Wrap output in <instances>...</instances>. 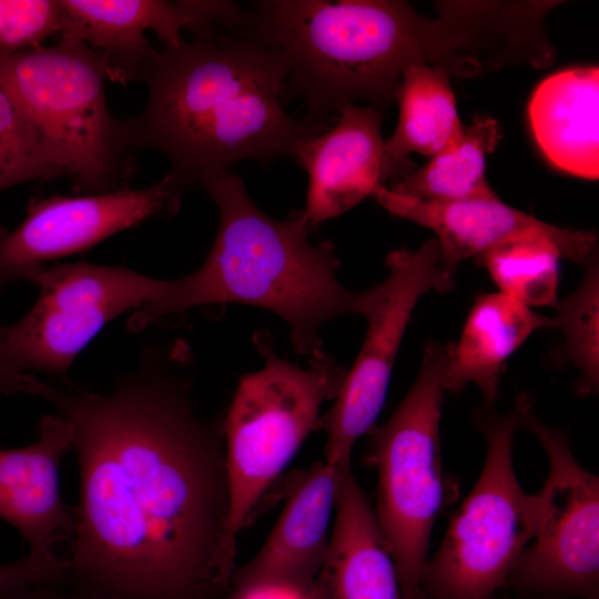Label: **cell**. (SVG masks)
I'll use <instances>...</instances> for the list:
<instances>
[{
    "label": "cell",
    "mask_w": 599,
    "mask_h": 599,
    "mask_svg": "<svg viewBox=\"0 0 599 599\" xmlns=\"http://www.w3.org/2000/svg\"><path fill=\"white\" fill-rule=\"evenodd\" d=\"M582 282L569 296L559 301L555 328L562 334L557 349L558 362L572 364L580 372L577 390L595 395L599 387V264L591 257Z\"/></svg>",
    "instance_id": "cell-24"
},
{
    "label": "cell",
    "mask_w": 599,
    "mask_h": 599,
    "mask_svg": "<svg viewBox=\"0 0 599 599\" xmlns=\"http://www.w3.org/2000/svg\"><path fill=\"white\" fill-rule=\"evenodd\" d=\"M428 18L396 0H265L250 12V28L287 63L286 90L324 122L346 104L395 100L414 64L473 77L488 48L485 26L465 1L437 2Z\"/></svg>",
    "instance_id": "cell-3"
},
{
    "label": "cell",
    "mask_w": 599,
    "mask_h": 599,
    "mask_svg": "<svg viewBox=\"0 0 599 599\" xmlns=\"http://www.w3.org/2000/svg\"><path fill=\"white\" fill-rule=\"evenodd\" d=\"M45 589L47 588L39 589L35 592H33L32 595H30L29 597H27L26 599H43Z\"/></svg>",
    "instance_id": "cell-30"
},
{
    "label": "cell",
    "mask_w": 599,
    "mask_h": 599,
    "mask_svg": "<svg viewBox=\"0 0 599 599\" xmlns=\"http://www.w3.org/2000/svg\"><path fill=\"white\" fill-rule=\"evenodd\" d=\"M176 359L145 351L105 393L37 375L12 386L47 400L72 430L70 585L112 599H224L230 589L223 422L199 415Z\"/></svg>",
    "instance_id": "cell-1"
},
{
    "label": "cell",
    "mask_w": 599,
    "mask_h": 599,
    "mask_svg": "<svg viewBox=\"0 0 599 599\" xmlns=\"http://www.w3.org/2000/svg\"><path fill=\"white\" fill-rule=\"evenodd\" d=\"M65 558L28 552L8 564H0V599H26L39 589L70 585Z\"/></svg>",
    "instance_id": "cell-27"
},
{
    "label": "cell",
    "mask_w": 599,
    "mask_h": 599,
    "mask_svg": "<svg viewBox=\"0 0 599 599\" xmlns=\"http://www.w3.org/2000/svg\"><path fill=\"white\" fill-rule=\"evenodd\" d=\"M597 247L592 231L554 226L508 237L476 258L500 293L531 308H557L560 258L586 265Z\"/></svg>",
    "instance_id": "cell-21"
},
{
    "label": "cell",
    "mask_w": 599,
    "mask_h": 599,
    "mask_svg": "<svg viewBox=\"0 0 599 599\" xmlns=\"http://www.w3.org/2000/svg\"><path fill=\"white\" fill-rule=\"evenodd\" d=\"M386 278L374 287L364 318L367 332L362 348L346 372L335 403L322 417L326 435L324 459L335 466L351 465L357 440L375 427L383 409L394 363L419 298L429 292L454 287V273L441 262L436 238L418 248L387 254Z\"/></svg>",
    "instance_id": "cell-11"
},
{
    "label": "cell",
    "mask_w": 599,
    "mask_h": 599,
    "mask_svg": "<svg viewBox=\"0 0 599 599\" xmlns=\"http://www.w3.org/2000/svg\"><path fill=\"white\" fill-rule=\"evenodd\" d=\"M103 59L62 42L0 58V84L41 135L77 192L129 187L136 171L128 120L112 114Z\"/></svg>",
    "instance_id": "cell-5"
},
{
    "label": "cell",
    "mask_w": 599,
    "mask_h": 599,
    "mask_svg": "<svg viewBox=\"0 0 599 599\" xmlns=\"http://www.w3.org/2000/svg\"><path fill=\"white\" fill-rule=\"evenodd\" d=\"M530 407V396L521 392L506 413L483 403L475 409L474 422L486 440L485 464L437 552L424 566L425 598L491 599L530 542L539 499L521 488L512 464L515 434Z\"/></svg>",
    "instance_id": "cell-8"
},
{
    "label": "cell",
    "mask_w": 599,
    "mask_h": 599,
    "mask_svg": "<svg viewBox=\"0 0 599 599\" xmlns=\"http://www.w3.org/2000/svg\"><path fill=\"white\" fill-rule=\"evenodd\" d=\"M549 463L539 490L535 534L514 564L507 583L521 593L599 599V478L573 456L568 435L522 417Z\"/></svg>",
    "instance_id": "cell-10"
},
{
    "label": "cell",
    "mask_w": 599,
    "mask_h": 599,
    "mask_svg": "<svg viewBox=\"0 0 599 599\" xmlns=\"http://www.w3.org/2000/svg\"><path fill=\"white\" fill-rule=\"evenodd\" d=\"M224 599H324L317 581L276 579L232 580Z\"/></svg>",
    "instance_id": "cell-28"
},
{
    "label": "cell",
    "mask_w": 599,
    "mask_h": 599,
    "mask_svg": "<svg viewBox=\"0 0 599 599\" xmlns=\"http://www.w3.org/2000/svg\"><path fill=\"white\" fill-rule=\"evenodd\" d=\"M72 449V430L57 414L44 415L34 443L0 448V519L27 541L29 552L55 556V546L70 541L73 507L61 496L59 470Z\"/></svg>",
    "instance_id": "cell-15"
},
{
    "label": "cell",
    "mask_w": 599,
    "mask_h": 599,
    "mask_svg": "<svg viewBox=\"0 0 599 599\" xmlns=\"http://www.w3.org/2000/svg\"><path fill=\"white\" fill-rule=\"evenodd\" d=\"M395 100L399 103L398 123L385 141L394 158L405 159L413 152L432 158L463 133L465 125L449 73L439 65H410L403 73Z\"/></svg>",
    "instance_id": "cell-22"
},
{
    "label": "cell",
    "mask_w": 599,
    "mask_h": 599,
    "mask_svg": "<svg viewBox=\"0 0 599 599\" xmlns=\"http://www.w3.org/2000/svg\"><path fill=\"white\" fill-rule=\"evenodd\" d=\"M555 325L554 317L539 314L500 292L479 295L458 342L451 343L445 390L457 394L474 384L480 390L481 403L493 405L509 357L532 333Z\"/></svg>",
    "instance_id": "cell-19"
},
{
    "label": "cell",
    "mask_w": 599,
    "mask_h": 599,
    "mask_svg": "<svg viewBox=\"0 0 599 599\" xmlns=\"http://www.w3.org/2000/svg\"><path fill=\"white\" fill-rule=\"evenodd\" d=\"M334 128L298 142L292 152L308 177L305 216L313 226L349 211L387 181L415 171L392 156L382 136L378 106L346 104Z\"/></svg>",
    "instance_id": "cell-14"
},
{
    "label": "cell",
    "mask_w": 599,
    "mask_h": 599,
    "mask_svg": "<svg viewBox=\"0 0 599 599\" xmlns=\"http://www.w3.org/2000/svg\"><path fill=\"white\" fill-rule=\"evenodd\" d=\"M501 128L491 116L476 115L456 140L388 187L395 193L425 201H466L498 197L486 176V156L501 139Z\"/></svg>",
    "instance_id": "cell-23"
},
{
    "label": "cell",
    "mask_w": 599,
    "mask_h": 599,
    "mask_svg": "<svg viewBox=\"0 0 599 599\" xmlns=\"http://www.w3.org/2000/svg\"><path fill=\"white\" fill-rule=\"evenodd\" d=\"M344 467L323 459L294 479L266 541L252 560L235 570L232 580H316L328 551Z\"/></svg>",
    "instance_id": "cell-16"
},
{
    "label": "cell",
    "mask_w": 599,
    "mask_h": 599,
    "mask_svg": "<svg viewBox=\"0 0 599 599\" xmlns=\"http://www.w3.org/2000/svg\"><path fill=\"white\" fill-rule=\"evenodd\" d=\"M61 27L60 0H0V58L44 45Z\"/></svg>",
    "instance_id": "cell-26"
},
{
    "label": "cell",
    "mask_w": 599,
    "mask_h": 599,
    "mask_svg": "<svg viewBox=\"0 0 599 599\" xmlns=\"http://www.w3.org/2000/svg\"><path fill=\"white\" fill-rule=\"evenodd\" d=\"M31 282L39 288L33 306L0 326V392L6 394L23 375L64 378L108 323L153 302L165 284L123 266L88 262L43 266Z\"/></svg>",
    "instance_id": "cell-9"
},
{
    "label": "cell",
    "mask_w": 599,
    "mask_h": 599,
    "mask_svg": "<svg viewBox=\"0 0 599 599\" xmlns=\"http://www.w3.org/2000/svg\"><path fill=\"white\" fill-rule=\"evenodd\" d=\"M219 211V229L204 263L194 272L165 280L156 300L133 313L132 331L189 308L237 303L274 313L290 326L294 351L322 349L321 329L345 314L366 315L374 288L355 292L337 277L341 262L332 242L309 241L314 227L303 210L285 220L265 214L231 172L203 187Z\"/></svg>",
    "instance_id": "cell-4"
},
{
    "label": "cell",
    "mask_w": 599,
    "mask_h": 599,
    "mask_svg": "<svg viewBox=\"0 0 599 599\" xmlns=\"http://www.w3.org/2000/svg\"><path fill=\"white\" fill-rule=\"evenodd\" d=\"M245 28L235 34L219 27L164 47L141 78L145 108L126 119L133 143L164 154L183 190L203 187L245 159L266 164L292 155L298 142L324 132L325 122L283 110L287 63Z\"/></svg>",
    "instance_id": "cell-2"
},
{
    "label": "cell",
    "mask_w": 599,
    "mask_h": 599,
    "mask_svg": "<svg viewBox=\"0 0 599 599\" xmlns=\"http://www.w3.org/2000/svg\"><path fill=\"white\" fill-rule=\"evenodd\" d=\"M389 213L432 230L443 264L454 274L458 264L479 256L501 241L530 231L550 230L548 224L499 197L466 201H425L378 186L372 195Z\"/></svg>",
    "instance_id": "cell-20"
},
{
    "label": "cell",
    "mask_w": 599,
    "mask_h": 599,
    "mask_svg": "<svg viewBox=\"0 0 599 599\" xmlns=\"http://www.w3.org/2000/svg\"><path fill=\"white\" fill-rule=\"evenodd\" d=\"M64 177L45 142L0 84V192Z\"/></svg>",
    "instance_id": "cell-25"
},
{
    "label": "cell",
    "mask_w": 599,
    "mask_h": 599,
    "mask_svg": "<svg viewBox=\"0 0 599 599\" xmlns=\"http://www.w3.org/2000/svg\"><path fill=\"white\" fill-rule=\"evenodd\" d=\"M60 41L81 43L105 62L109 80L126 84L141 78L155 57L145 32L154 31L164 47H179L182 30L194 34L235 28L246 11L230 1L201 0H60Z\"/></svg>",
    "instance_id": "cell-13"
},
{
    "label": "cell",
    "mask_w": 599,
    "mask_h": 599,
    "mask_svg": "<svg viewBox=\"0 0 599 599\" xmlns=\"http://www.w3.org/2000/svg\"><path fill=\"white\" fill-rule=\"evenodd\" d=\"M451 342L429 341L418 374L389 419L370 433L368 461L378 475L374 515L394 560L403 599H426L422 575L448 486L439 425Z\"/></svg>",
    "instance_id": "cell-7"
},
{
    "label": "cell",
    "mask_w": 599,
    "mask_h": 599,
    "mask_svg": "<svg viewBox=\"0 0 599 599\" xmlns=\"http://www.w3.org/2000/svg\"><path fill=\"white\" fill-rule=\"evenodd\" d=\"M184 190L167 173L141 189L32 199L12 231L0 227V290L32 281L44 263L85 251L153 219L172 217Z\"/></svg>",
    "instance_id": "cell-12"
},
{
    "label": "cell",
    "mask_w": 599,
    "mask_h": 599,
    "mask_svg": "<svg viewBox=\"0 0 599 599\" xmlns=\"http://www.w3.org/2000/svg\"><path fill=\"white\" fill-rule=\"evenodd\" d=\"M43 599H112L75 585L47 588Z\"/></svg>",
    "instance_id": "cell-29"
},
{
    "label": "cell",
    "mask_w": 599,
    "mask_h": 599,
    "mask_svg": "<svg viewBox=\"0 0 599 599\" xmlns=\"http://www.w3.org/2000/svg\"><path fill=\"white\" fill-rule=\"evenodd\" d=\"M599 68L576 67L545 78L534 90L528 116L535 140L557 169L599 177Z\"/></svg>",
    "instance_id": "cell-18"
},
{
    "label": "cell",
    "mask_w": 599,
    "mask_h": 599,
    "mask_svg": "<svg viewBox=\"0 0 599 599\" xmlns=\"http://www.w3.org/2000/svg\"><path fill=\"white\" fill-rule=\"evenodd\" d=\"M264 366L244 375L223 420L229 515L225 555L235 566L237 538L262 496L321 428L323 404L335 399L346 370L323 349L305 367L256 339Z\"/></svg>",
    "instance_id": "cell-6"
},
{
    "label": "cell",
    "mask_w": 599,
    "mask_h": 599,
    "mask_svg": "<svg viewBox=\"0 0 599 599\" xmlns=\"http://www.w3.org/2000/svg\"><path fill=\"white\" fill-rule=\"evenodd\" d=\"M316 581L324 599H403L374 509L351 466L342 470L328 551Z\"/></svg>",
    "instance_id": "cell-17"
}]
</instances>
